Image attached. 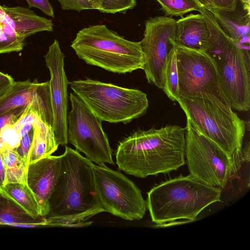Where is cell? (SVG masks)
<instances>
[{
    "instance_id": "6da1fadb",
    "label": "cell",
    "mask_w": 250,
    "mask_h": 250,
    "mask_svg": "<svg viewBox=\"0 0 250 250\" xmlns=\"http://www.w3.org/2000/svg\"><path fill=\"white\" fill-rule=\"evenodd\" d=\"M61 156L59 176L44 217L46 226H89L91 217L104 212L95 187L93 163L67 146Z\"/></svg>"
},
{
    "instance_id": "7a4b0ae2",
    "label": "cell",
    "mask_w": 250,
    "mask_h": 250,
    "mask_svg": "<svg viewBox=\"0 0 250 250\" xmlns=\"http://www.w3.org/2000/svg\"><path fill=\"white\" fill-rule=\"evenodd\" d=\"M185 134L186 128L177 125L137 130L120 142L116 164L141 178L176 170L186 163Z\"/></svg>"
},
{
    "instance_id": "3957f363",
    "label": "cell",
    "mask_w": 250,
    "mask_h": 250,
    "mask_svg": "<svg viewBox=\"0 0 250 250\" xmlns=\"http://www.w3.org/2000/svg\"><path fill=\"white\" fill-rule=\"evenodd\" d=\"M221 194L219 188L189 174L180 175L153 187L147 192V208L152 221L159 226L191 222L207 207L221 202Z\"/></svg>"
},
{
    "instance_id": "277c9868",
    "label": "cell",
    "mask_w": 250,
    "mask_h": 250,
    "mask_svg": "<svg viewBox=\"0 0 250 250\" xmlns=\"http://www.w3.org/2000/svg\"><path fill=\"white\" fill-rule=\"evenodd\" d=\"M210 32L206 52L214 60L220 85L232 108H250V45L235 43L222 29L211 12L201 7Z\"/></svg>"
},
{
    "instance_id": "5b68a950",
    "label": "cell",
    "mask_w": 250,
    "mask_h": 250,
    "mask_svg": "<svg viewBox=\"0 0 250 250\" xmlns=\"http://www.w3.org/2000/svg\"><path fill=\"white\" fill-rule=\"evenodd\" d=\"M71 47L86 63L113 73H131L144 67L141 42L126 40L104 24L81 29Z\"/></svg>"
},
{
    "instance_id": "8992f818",
    "label": "cell",
    "mask_w": 250,
    "mask_h": 250,
    "mask_svg": "<svg viewBox=\"0 0 250 250\" xmlns=\"http://www.w3.org/2000/svg\"><path fill=\"white\" fill-rule=\"evenodd\" d=\"M196 129L229 157L242 148L245 122L231 107L213 95L180 97L177 101Z\"/></svg>"
},
{
    "instance_id": "52a82bcc",
    "label": "cell",
    "mask_w": 250,
    "mask_h": 250,
    "mask_svg": "<svg viewBox=\"0 0 250 250\" xmlns=\"http://www.w3.org/2000/svg\"><path fill=\"white\" fill-rule=\"evenodd\" d=\"M69 84L101 122L127 124L143 115L148 107L146 94L138 89L88 78Z\"/></svg>"
},
{
    "instance_id": "ba28073f",
    "label": "cell",
    "mask_w": 250,
    "mask_h": 250,
    "mask_svg": "<svg viewBox=\"0 0 250 250\" xmlns=\"http://www.w3.org/2000/svg\"><path fill=\"white\" fill-rule=\"evenodd\" d=\"M185 128V157L189 175L209 186L224 188L237 169L234 156L229 157L187 118Z\"/></svg>"
},
{
    "instance_id": "9c48e42d",
    "label": "cell",
    "mask_w": 250,
    "mask_h": 250,
    "mask_svg": "<svg viewBox=\"0 0 250 250\" xmlns=\"http://www.w3.org/2000/svg\"><path fill=\"white\" fill-rule=\"evenodd\" d=\"M95 187L104 211L124 219H141L146 211V201L137 186L121 172L104 164H93Z\"/></svg>"
},
{
    "instance_id": "30bf717a",
    "label": "cell",
    "mask_w": 250,
    "mask_h": 250,
    "mask_svg": "<svg viewBox=\"0 0 250 250\" xmlns=\"http://www.w3.org/2000/svg\"><path fill=\"white\" fill-rule=\"evenodd\" d=\"M71 109L67 115L68 143L97 164L114 165L112 150L102 122L74 93H70Z\"/></svg>"
},
{
    "instance_id": "8fae6325",
    "label": "cell",
    "mask_w": 250,
    "mask_h": 250,
    "mask_svg": "<svg viewBox=\"0 0 250 250\" xmlns=\"http://www.w3.org/2000/svg\"><path fill=\"white\" fill-rule=\"evenodd\" d=\"M174 46L180 96L213 95L230 106L221 87L214 60L206 51L186 48L175 43Z\"/></svg>"
},
{
    "instance_id": "7c38bea8",
    "label": "cell",
    "mask_w": 250,
    "mask_h": 250,
    "mask_svg": "<svg viewBox=\"0 0 250 250\" xmlns=\"http://www.w3.org/2000/svg\"><path fill=\"white\" fill-rule=\"evenodd\" d=\"M141 41L144 55L143 67L148 82L162 89L167 56L174 46L177 21L171 17L155 16L145 23Z\"/></svg>"
},
{
    "instance_id": "4fadbf2b",
    "label": "cell",
    "mask_w": 250,
    "mask_h": 250,
    "mask_svg": "<svg viewBox=\"0 0 250 250\" xmlns=\"http://www.w3.org/2000/svg\"><path fill=\"white\" fill-rule=\"evenodd\" d=\"M44 57L50 74L49 82L53 115V129L57 144L64 146L68 144L67 88L69 82L64 68L65 56L57 40L49 46Z\"/></svg>"
},
{
    "instance_id": "5bb4252c",
    "label": "cell",
    "mask_w": 250,
    "mask_h": 250,
    "mask_svg": "<svg viewBox=\"0 0 250 250\" xmlns=\"http://www.w3.org/2000/svg\"><path fill=\"white\" fill-rule=\"evenodd\" d=\"M34 105L42 119L52 126L53 115L49 81H17L0 98V115L16 108Z\"/></svg>"
},
{
    "instance_id": "9a60e30c",
    "label": "cell",
    "mask_w": 250,
    "mask_h": 250,
    "mask_svg": "<svg viewBox=\"0 0 250 250\" xmlns=\"http://www.w3.org/2000/svg\"><path fill=\"white\" fill-rule=\"evenodd\" d=\"M61 156L49 155L28 164L27 184L34 194L42 216L48 212V203L58 181Z\"/></svg>"
},
{
    "instance_id": "2e32d148",
    "label": "cell",
    "mask_w": 250,
    "mask_h": 250,
    "mask_svg": "<svg viewBox=\"0 0 250 250\" xmlns=\"http://www.w3.org/2000/svg\"><path fill=\"white\" fill-rule=\"evenodd\" d=\"M212 14L224 32L236 43L250 45V4L237 0L231 10L206 8Z\"/></svg>"
},
{
    "instance_id": "e0dca14e",
    "label": "cell",
    "mask_w": 250,
    "mask_h": 250,
    "mask_svg": "<svg viewBox=\"0 0 250 250\" xmlns=\"http://www.w3.org/2000/svg\"><path fill=\"white\" fill-rule=\"evenodd\" d=\"M209 43V30L201 13L190 14L177 21L175 44L192 50L206 51Z\"/></svg>"
},
{
    "instance_id": "ac0fdd59",
    "label": "cell",
    "mask_w": 250,
    "mask_h": 250,
    "mask_svg": "<svg viewBox=\"0 0 250 250\" xmlns=\"http://www.w3.org/2000/svg\"><path fill=\"white\" fill-rule=\"evenodd\" d=\"M5 17L15 32L25 39L42 31L52 32V20L39 16L28 8L2 6Z\"/></svg>"
},
{
    "instance_id": "d6986e66",
    "label": "cell",
    "mask_w": 250,
    "mask_h": 250,
    "mask_svg": "<svg viewBox=\"0 0 250 250\" xmlns=\"http://www.w3.org/2000/svg\"><path fill=\"white\" fill-rule=\"evenodd\" d=\"M34 134L28 164L51 155L58 148L53 129L36 113L33 121Z\"/></svg>"
},
{
    "instance_id": "ffe728a7",
    "label": "cell",
    "mask_w": 250,
    "mask_h": 250,
    "mask_svg": "<svg viewBox=\"0 0 250 250\" xmlns=\"http://www.w3.org/2000/svg\"><path fill=\"white\" fill-rule=\"evenodd\" d=\"M0 225L33 227L46 226L45 219L36 218L0 190Z\"/></svg>"
},
{
    "instance_id": "44dd1931",
    "label": "cell",
    "mask_w": 250,
    "mask_h": 250,
    "mask_svg": "<svg viewBox=\"0 0 250 250\" xmlns=\"http://www.w3.org/2000/svg\"><path fill=\"white\" fill-rule=\"evenodd\" d=\"M1 190L33 217L36 218H44L42 215L36 197L27 184H7L4 185Z\"/></svg>"
},
{
    "instance_id": "7402d4cb",
    "label": "cell",
    "mask_w": 250,
    "mask_h": 250,
    "mask_svg": "<svg viewBox=\"0 0 250 250\" xmlns=\"http://www.w3.org/2000/svg\"><path fill=\"white\" fill-rule=\"evenodd\" d=\"M6 173L5 185L27 184L28 164L15 149L6 148L1 151Z\"/></svg>"
},
{
    "instance_id": "603a6c76",
    "label": "cell",
    "mask_w": 250,
    "mask_h": 250,
    "mask_svg": "<svg viewBox=\"0 0 250 250\" xmlns=\"http://www.w3.org/2000/svg\"><path fill=\"white\" fill-rule=\"evenodd\" d=\"M24 41L15 32L0 5V54L21 51Z\"/></svg>"
},
{
    "instance_id": "cb8c5ba5",
    "label": "cell",
    "mask_w": 250,
    "mask_h": 250,
    "mask_svg": "<svg viewBox=\"0 0 250 250\" xmlns=\"http://www.w3.org/2000/svg\"><path fill=\"white\" fill-rule=\"evenodd\" d=\"M162 90L171 101L177 102L179 100L180 96L174 43L167 59Z\"/></svg>"
},
{
    "instance_id": "d4e9b609",
    "label": "cell",
    "mask_w": 250,
    "mask_h": 250,
    "mask_svg": "<svg viewBox=\"0 0 250 250\" xmlns=\"http://www.w3.org/2000/svg\"><path fill=\"white\" fill-rule=\"evenodd\" d=\"M161 6L166 16L183 17L188 12H201V6L194 0H156Z\"/></svg>"
},
{
    "instance_id": "484cf974",
    "label": "cell",
    "mask_w": 250,
    "mask_h": 250,
    "mask_svg": "<svg viewBox=\"0 0 250 250\" xmlns=\"http://www.w3.org/2000/svg\"><path fill=\"white\" fill-rule=\"evenodd\" d=\"M101 8L99 10L104 13H125L136 5V0H101Z\"/></svg>"
},
{
    "instance_id": "4316f807",
    "label": "cell",
    "mask_w": 250,
    "mask_h": 250,
    "mask_svg": "<svg viewBox=\"0 0 250 250\" xmlns=\"http://www.w3.org/2000/svg\"><path fill=\"white\" fill-rule=\"evenodd\" d=\"M63 10H74L81 12L83 10L97 9L102 6L101 0H57Z\"/></svg>"
},
{
    "instance_id": "83f0119b",
    "label": "cell",
    "mask_w": 250,
    "mask_h": 250,
    "mask_svg": "<svg viewBox=\"0 0 250 250\" xmlns=\"http://www.w3.org/2000/svg\"><path fill=\"white\" fill-rule=\"evenodd\" d=\"M33 134L34 127L27 134L21 138L19 146L15 149L19 155L28 164L29 153L33 141Z\"/></svg>"
},
{
    "instance_id": "f1b7e54d",
    "label": "cell",
    "mask_w": 250,
    "mask_h": 250,
    "mask_svg": "<svg viewBox=\"0 0 250 250\" xmlns=\"http://www.w3.org/2000/svg\"><path fill=\"white\" fill-rule=\"evenodd\" d=\"M26 107H18L11 109L0 115V134L3 127L12 125L19 119Z\"/></svg>"
},
{
    "instance_id": "f546056e",
    "label": "cell",
    "mask_w": 250,
    "mask_h": 250,
    "mask_svg": "<svg viewBox=\"0 0 250 250\" xmlns=\"http://www.w3.org/2000/svg\"><path fill=\"white\" fill-rule=\"evenodd\" d=\"M28 5V8H37L42 10L45 15L54 17L53 8L48 0H25Z\"/></svg>"
},
{
    "instance_id": "4dcf8cb0",
    "label": "cell",
    "mask_w": 250,
    "mask_h": 250,
    "mask_svg": "<svg viewBox=\"0 0 250 250\" xmlns=\"http://www.w3.org/2000/svg\"><path fill=\"white\" fill-rule=\"evenodd\" d=\"M14 82L10 75L0 71V98L8 90Z\"/></svg>"
},
{
    "instance_id": "1f68e13d",
    "label": "cell",
    "mask_w": 250,
    "mask_h": 250,
    "mask_svg": "<svg viewBox=\"0 0 250 250\" xmlns=\"http://www.w3.org/2000/svg\"><path fill=\"white\" fill-rule=\"evenodd\" d=\"M212 7L216 8L231 10L233 9L236 5L237 0H208Z\"/></svg>"
},
{
    "instance_id": "d6a6232c",
    "label": "cell",
    "mask_w": 250,
    "mask_h": 250,
    "mask_svg": "<svg viewBox=\"0 0 250 250\" xmlns=\"http://www.w3.org/2000/svg\"><path fill=\"white\" fill-rule=\"evenodd\" d=\"M6 173L1 151L0 152V190L5 185Z\"/></svg>"
},
{
    "instance_id": "836d02e7",
    "label": "cell",
    "mask_w": 250,
    "mask_h": 250,
    "mask_svg": "<svg viewBox=\"0 0 250 250\" xmlns=\"http://www.w3.org/2000/svg\"><path fill=\"white\" fill-rule=\"evenodd\" d=\"M198 3L202 7L208 8L212 7L211 4L208 0H194Z\"/></svg>"
},
{
    "instance_id": "e575fe53",
    "label": "cell",
    "mask_w": 250,
    "mask_h": 250,
    "mask_svg": "<svg viewBox=\"0 0 250 250\" xmlns=\"http://www.w3.org/2000/svg\"><path fill=\"white\" fill-rule=\"evenodd\" d=\"M6 148L5 145L2 141V139L0 137V152L3 149Z\"/></svg>"
},
{
    "instance_id": "d590c367",
    "label": "cell",
    "mask_w": 250,
    "mask_h": 250,
    "mask_svg": "<svg viewBox=\"0 0 250 250\" xmlns=\"http://www.w3.org/2000/svg\"><path fill=\"white\" fill-rule=\"evenodd\" d=\"M242 1L245 3L250 4V0H242Z\"/></svg>"
}]
</instances>
